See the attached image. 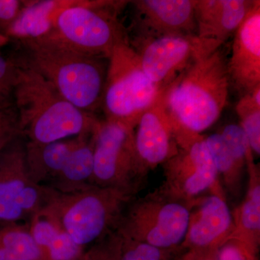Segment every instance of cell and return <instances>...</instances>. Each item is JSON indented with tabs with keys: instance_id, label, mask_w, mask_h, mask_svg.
<instances>
[{
	"instance_id": "obj_1",
	"label": "cell",
	"mask_w": 260,
	"mask_h": 260,
	"mask_svg": "<svg viewBox=\"0 0 260 260\" xmlns=\"http://www.w3.org/2000/svg\"><path fill=\"white\" fill-rule=\"evenodd\" d=\"M18 75L13 100L25 143L45 145L93 133L101 120L67 101L42 75L15 57Z\"/></svg>"
},
{
	"instance_id": "obj_2",
	"label": "cell",
	"mask_w": 260,
	"mask_h": 260,
	"mask_svg": "<svg viewBox=\"0 0 260 260\" xmlns=\"http://www.w3.org/2000/svg\"><path fill=\"white\" fill-rule=\"evenodd\" d=\"M225 49L198 56L164 90L162 100L178 134L201 135L226 106L229 83Z\"/></svg>"
},
{
	"instance_id": "obj_3",
	"label": "cell",
	"mask_w": 260,
	"mask_h": 260,
	"mask_svg": "<svg viewBox=\"0 0 260 260\" xmlns=\"http://www.w3.org/2000/svg\"><path fill=\"white\" fill-rule=\"evenodd\" d=\"M19 60L42 75L70 104L90 114L102 107L108 59L84 54L50 35L18 42Z\"/></svg>"
},
{
	"instance_id": "obj_4",
	"label": "cell",
	"mask_w": 260,
	"mask_h": 260,
	"mask_svg": "<svg viewBox=\"0 0 260 260\" xmlns=\"http://www.w3.org/2000/svg\"><path fill=\"white\" fill-rule=\"evenodd\" d=\"M47 189L41 210L55 219L85 249L115 231L123 212L135 198L127 191L93 184L69 193Z\"/></svg>"
},
{
	"instance_id": "obj_5",
	"label": "cell",
	"mask_w": 260,
	"mask_h": 260,
	"mask_svg": "<svg viewBox=\"0 0 260 260\" xmlns=\"http://www.w3.org/2000/svg\"><path fill=\"white\" fill-rule=\"evenodd\" d=\"M128 3L74 0L59 14L48 35L84 54L108 59L118 44L129 42L128 32L119 19Z\"/></svg>"
},
{
	"instance_id": "obj_6",
	"label": "cell",
	"mask_w": 260,
	"mask_h": 260,
	"mask_svg": "<svg viewBox=\"0 0 260 260\" xmlns=\"http://www.w3.org/2000/svg\"><path fill=\"white\" fill-rule=\"evenodd\" d=\"M164 90L145 74L129 41L114 47L108 58L103 94L105 119L119 121L135 129L141 116L157 102Z\"/></svg>"
},
{
	"instance_id": "obj_7",
	"label": "cell",
	"mask_w": 260,
	"mask_h": 260,
	"mask_svg": "<svg viewBox=\"0 0 260 260\" xmlns=\"http://www.w3.org/2000/svg\"><path fill=\"white\" fill-rule=\"evenodd\" d=\"M93 150V140L85 134L45 145L25 143L30 177L61 193L85 189L91 184Z\"/></svg>"
},
{
	"instance_id": "obj_8",
	"label": "cell",
	"mask_w": 260,
	"mask_h": 260,
	"mask_svg": "<svg viewBox=\"0 0 260 260\" xmlns=\"http://www.w3.org/2000/svg\"><path fill=\"white\" fill-rule=\"evenodd\" d=\"M190 207L156 189L134 198L123 212L115 231L121 237L164 250H177L185 237Z\"/></svg>"
},
{
	"instance_id": "obj_9",
	"label": "cell",
	"mask_w": 260,
	"mask_h": 260,
	"mask_svg": "<svg viewBox=\"0 0 260 260\" xmlns=\"http://www.w3.org/2000/svg\"><path fill=\"white\" fill-rule=\"evenodd\" d=\"M134 131L119 121L101 120L95 133L92 184L136 195L147 174L135 153Z\"/></svg>"
},
{
	"instance_id": "obj_10",
	"label": "cell",
	"mask_w": 260,
	"mask_h": 260,
	"mask_svg": "<svg viewBox=\"0 0 260 260\" xmlns=\"http://www.w3.org/2000/svg\"><path fill=\"white\" fill-rule=\"evenodd\" d=\"M47 189L30 177L25 141L17 138L0 151V222L18 223L42 209Z\"/></svg>"
},
{
	"instance_id": "obj_11",
	"label": "cell",
	"mask_w": 260,
	"mask_h": 260,
	"mask_svg": "<svg viewBox=\"0 0 260 260\" xmlns=\"http://www.w3.org/2000/svg\"><path fill=\"white\" fill-rule=\"evenodd\" d=\"M162 167L164 180L158 191L167 198L189 205L207 192L225 194L202 135L179 148Z\"/></svg>"
},
{
	"instance_id": "obj_12",
	"label": "cell",
	"mask_w": 260,
	"mask_h": 260,
	"mask_svg": "<svg viewBox=\"0 0 260 260\" xmlns=\"http://www.w3.org/2000/svg\"><path fill=\"white\" fill-rule=\"evenodd\" d=\"M129 44L145 74L162 90L197 57L205 55L195 36H167Z\"/></svg>"
},
{
	"instance_id": "obj_13",
	"label": "cell",
	"mask_w": 260,
	"mask_h": 260,
	"mask_svg": "<svg viewBox=\"0 0 260 260\" xmlns=\"http://www.w3.org/2000/svg\"><path fill=\"white\" fill-rule=\"evenodd\" d=\"M133 5V40L195 36L194 0H137Z\"/></svg>"
},
{
	"instance_id": "obj_14",
	"label": "cell",
	"mask_w": 260,
	"mask_h": 260,
	"mask_svg": "<svg viewBox=\"0 0 260 260\" xmlns=\"http://www.w3.org/2000/svg\"><path fill=\"white\" fill-rule=\"evenodd\" d=\"M189 223L179 249L217 250L234 229L232 211L225 194H208L189 204Z\"/></svg>"
},
{
	"instance_id": "obj_15",
	"label": "cell",
	"mask_w": 260,
	"mask_h": 260,
	"mask_svg": "<svg viewBox=\"0 0 260 260\" xmlns=\"http://www.w3.org/2000/svg\"><path fill=\"white\" fill-rule=\"evenodd\" d=\"M134 144L137 158L147 175L179 151L175 128L164 105L162 93L138 121Z\"/></svg>"
},
{
	"instance_id": "obj_16",
	"label": "cell",
	"mask_w": 260,
	"mask_h": 260,
	"mask_svg": "<svg viewBox=\"0 0 260 260\" xmlns=\"http://www.w3.org/2000/svg\"><path fill=\"white\" fill-rule=\"evenodd\" d=\"M227 70L230 87L240 97L260 85V1L234 34Z\"/></svg>"
},
{
	"instance_id": "obj_17",
	"label": "cell",
	"mask_w": 260,
	"mask_h": 260,
	"mask_svg": "<svg viewBox=\"0 0 260 260\" xmlns=\"http://www.w3.org/2000/svg\"><path fill=\"white\" fill-rule=\"evenodd\" d=\"M256 0H194L196 37L205 54L223 47L244 21Z\"/></svg>"
},
{
	"instance_id": "obj_18",
	"label": "cell",
	"mask_w": 260,
	"mask_h": 260,
	"mask_svg": "<svg viewBox=\"0 0 260 260\" xmlns=\"http://www.w3.org/2000/svg\"><path fill=\"white\" fill-rule=\"evenodd\" d=\"M247 189L244 200L232 212L234 229L229 240L242 243L258 253L260 244V172L254 159L246 164Z\"/></svg>"
},
{
	"instance_id": "obj_19",
	"label": "cell",
	"mask_w": 260,
	"mask_h": 260,
	"mask_svg": "<svg viewBox=\"0 0 260 260\" xmlns=\"http://www.w3.org/2000/svg\"><path fill=\"white\" fill-rule=\"evenodd\" d=\"M74 0L25 1L18 18L5 35L18 42L46 37L53 31L59 14Z\"/></svg>"
},
{
	"instance_id": "obj_20",
	"label": "cell",
	"mask_w": 260,
	"mask_h": 260,
	"mask_svg": "<svg viewBox=\"0 0 260 260\" xmlns=\"http://www.w3.org/2000/svg\"><path fill=\"white\" fill-rule=\"evenodd\" d=\"M28 224L42 260H79L83 255L85 249L78 245L55 219L44 210L32 215Z\"/></svg>"
},
{
	"instance_id": "obj_21",
	"label": "cell",
	"mask_w": 260,
	"mask_h": 260,
	"mask_svg": "<svg viewBox=\"0 0 260 260\" xmlns=\"http://www.w3.org/2000/svg\"><path fill=\"white\" fill-rule=\"evenodd\" d=\"M205 144L216 169L219 180L228 192L238 198L242 191L243 177L246 167L234 157L220 133L205 137Z\"/></svg>"
},
{
	"instance_id": "obj_22",
	"label": "cell",
	"mask_w": 260,
	"mask_h": 260,
	"mask_svg": "<svg viewBox=\"0 0 260 260\" xmlns=\"http://www.w3.org/2000/svg\"><path fill=\"white\" fill-rule=\"evenodd\" d=\"M0 260H42L28 224H3L0 228Z\"/></svg>"
},
{
	"instance_id": "obj_23",
	"label": "cell",
	"mask_w": 260,
	"mask_h": 260,
	"mask_svg": "<svg viewBox=\"0 0 260 260\" xmlns=\"http://www.w3.org/2000/svg\"><path fill=\"white\" fill-rule=\"evenodd\" d=\"M243 131L253 153L260 155V85L240 97L236 107Z\"/></svg>"
},
{
	"instance_id": "obj_24",
	"label": "cell",
	"mask_w": 260,
	"mask_h": 260,
	"mask_svg": "<svg viewBox=\"0 0 260 260\" xmlns=\"http://www.w3.org/2000/svg\"><path fill=\"white\" fill-rule=\"evenodd\" d=\"M21 136L13 97L0 100V151Z\"/></svg>"
},
{
	"instance_id": "obj_25",
	"label": "cell",
	"mask_w": 260,
	"mask_h": 260,
	"mask_svg": "<svg viewBox=\"0 0 260 260\" xmlns=\"http://www.w3.org/2000/svg\"><path fill=\"white\" fill-rule=\"evenodd\" d=\"M219 133L238 161L246 167L248 160L254 158V153L242 127L238 124H228Z\"/></svg>"
},
{
	"instance_id": "obj_26",
	"label": "cell",
	"mask_w": 260,
	"mask_h": 260,
	"mask_svg": "<svg viewBox=\"0 0 260 260\" xmlns=\"http://www.w3.org/2000/svg\"><path fill=\"white\" fill-rule=\"evenodd\" d=\"M121 239L116 231L90 246L79 260H120Z\"/></svg>"
},
{
	"instance_id": "obj_27",
	"label": "cell",
	"mask_w": 260,
	"mask_h": 260,
	"mask_svg": "<svg viewBox=\"0 0 260 260\" xmlns=\"http://www.w3.org/2000/svg\"><path fill=\"white\" fill-rule=\"evenodd\" d=\"M120 237V260H165L167 254L172 251Z\"/></svg>"
},
{
	"instance_id": "obj_28",
	"label": "cell",
	"mask_w": 260,
	"mask_h": 260,
	"mask_svg": "<svg viewBox=\"0 0 260 260\" xmlns=\"http://www.w3.org/2000/svg\"><path fill=\"white\" fill-rule=\"evenodd\" d=\"M216 256L217 260H257V253L233 239L218 248Z\"/></svg>"
},
{
	"instance_id": "obj_29",
	"label": "cell",
	"mask_w": 260,
	"mask_h": 260,
	"mask_svg": "<svg viewBox=\"0 0 260 260\" xmlns=\"http://www.w3.org/2000/svg\"><path fill=\"white\" fill-rule=\"evenodd\" d=\"M24 5L25 1L20 0H0V34L5 35L14 23Z\"/></svg>"
},
{
	"instance_id": "obj_30",
	"label": "cell",
	"mask_w": 260,
	"mask_h": 260,
	"mask_svg": "<svg viewBox=\"0 0 260 260\" xmlns=\"http://www.w3.org/2000/svg\"><path fill=\"white\" fill-rule=\"evenodd\" d=\"M217 250L187 249L181 256L180 260H217Z\"/></svg>"
},
{
	"instance_id": "obj_31",
	"label": "cell",
	"mask_w": 260,
	"mask_h": 260,
	"mask_svg": "<svg viewBox=\"0 0 260 260\" xmlns=\"http://www.w3.org/2000/svg\"><path fill=\"white\" fill-rule=\"evenodd\" d=\"M9 41L10 39L6 36H5L4 34H0V49L6 45L9 42Z\"/></svg>"
}]
</instances>
